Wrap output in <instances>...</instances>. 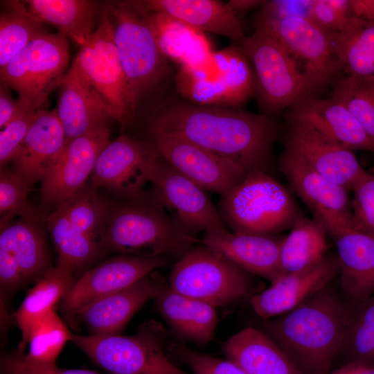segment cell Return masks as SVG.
Segmentation results:
<instances>
[{
    "label": "cell",
    "instance_id": "6da1fadb",
    "mask_svg": "<svg viewBox=\"0 0 374 374\" xmlns=\"http://www.w3.org/2000/svg\"><path fill=\"white\" fill-rule=\"evenodd\" d=\"M279 124L271 115L236 107L168 100L147 118L148 134L174 135L231 159L247 172L270 175Z\"/></svg>",
    "mask_w": 374,
    "mask_h": 374
},
{
    "label": "cell",
    "instance_id": "7a4b0ae2",
    "mask_svg": "<svg viewBox=\"0 0 374 374\" xmlns=\"http://www.w3.org/2000/svg\"><path fill=\"white\" fill-rule=\"evenodd\" d=\"M354 306L330 284L294 310L264 319L262 331L303 374H330Z\"/></svg>",
    "mask_w": 374,
    "mask_h": 374
},
{
    "label": "cell",
    "instance_id": "3957f363",
    "mask_svg": "<svg viewBox=\"0 0 374 374\" xmlns=\"http://www.w3.org/2000/svg\"><path fill=\"white\" fill-rule=\"evenodd\" d=\"M125 200L110 209L106 249L140 257L168 256L177 261L199 243L173 223L152 193Z\"/></svg>",
    "mask_w": 374,
    "mask_h": 374
},
{
    "label": "cell",
    "instance_id": "277c9868",
    "mask_svg": "<svg viewBox=\"0 0 374 374\" xmlns=\"http://www.w3.org/2000/svg\"><path fill=\"white\" fill-rule=\"evenodd\" d=\"M108 16L136 112L140 100L170 75L168 60L160 51L146 12L136 1L107 3Z\"/></svg>",
    "mask_w": 374,
    "mask_h": 374
},
{
    "label": "cell",
    "instance_id": "5b68a950",
    "mask_svg": "<svg viewBox=\"0 0 374 374\" xmlns=\"http://www.w3.org/2000/svg\"><path fill=\"white\" fill-rule=\"evenodd\" d=\"M217 211L234 233L253 235H276L303 216L287 188L260 170L221 195Z\"/></svg>",
    "mask_w": 374,
    "mask_h": 374
},
{
    "label": "cell",
    "instance_id": "8992f818",
    "mask_svg": "<svg viewBox=\"0 0 374 374\" xmlns=\"http://www.w3.org/2000/svg\"><path fill=\"white\" fill-rule=\"evenodd\" d=\"M240 48L255 77V96L263 114L288 109L304 98L314 96V87L297 62L267 30L256 25Z\"/></svg>",
    "mask_w": 374,
    "mask_h": 374
},
{
    "label": "cell",
    "instance_id": "52a82bcc",
    "mask_svg": "<svg viewBox=\"0 0 374 374\" xmlns=\"http://www.w3.org/2000/svg\"><path fill=\"white\" fill-rule=\"evenodd\" d=\"M168 334L158 322H145L131 336L75 335L71 341L109 374H189L168 357Z\"/></svg>",
    "mask_w": 374,
    "mask_h": 374
},
{
    "label": "cell",
    "instance_id": "ba28073f",
    "mask_svg": "<svg viewBox=\"0 0 374 374\" xmlns=\"http://www.w3.org/2000/svg\"><path fill=\"white\" fill-rule=\"evenodd\" d=\"M250 274L201 243L173 264L169 287L183 296L217 307L249 296L253 287Z\"/></svg>",
    "mask_w": 374,
    "mask_h": 374
},
{
    "label": "cell",
    "instance_id": "9c48e42d",
    "mask_svg": "<svg viewBox=\"0 0 374 374\" xmlns=\"http://www.w3.org/2000/svg\"><path fill=\"white\" fill-rule=\"evenodd\" d=\"M175 84L181 99L202 105L238 107L255 95L254 73L239 46L213 52L210 67H179Z\"/></svg>",
    "mask_w": 374,
    "mask_h": 374
},
{
    "label": "cell",
    "instance_id": "30bf717a",
    "mask_svg": "<svg viewBox=\"0 0 374 374\" xmlns=\"http://www.w3.org/2000/svg\"><path fill=\"white\" fill-rule=\"evenodd\" d=\"M101 98L112 119L125 127L134 118L130 90L113 39L111 21L103 11L89 42L80 47L71 67Z\"/></svg>",
    "mask_w": 374,
    "mask_h": 374
},
{
    "label": "cell",
    "instance_id": "8fae6325",
    "mask_svg": "<svg viewBox=\"0 0 374 374\" xmlns=\"http://www.w3.org/2000/svg\"><path fill=\"white\" fill-rule=\"evenodd\" d=\"M67 39L60 33H46L33 39L0 69L1 84L16 91L18 99L30 108L41 109L66 73Z\"/></svg>",
    "mask_w": 374,
    "mask_h": 374
},
{
    "label": "cell",
    "instance_id": "7c38bea8",
    "mask_svg": "<svg viewBox=\"0 0 374 374\" xmlns=\"http://www.w3.org/2000/svg\"><path fill=\"white\" fill-rule=\"evenodd\" d=\"M256 25L270 32L287 50L316 91L340 77L342 67L328 33L308 18L257 17Z\"/></svg>",
    "mask_w": 374,
    "mask_h": 374
},
{
    "label": "cell",
    "instance_id": "4fadbf2b",
    "mask_svg": "<svg viewBox=\"0 0 374 374\" xmlns=\"http://www.w3.org/2000/svg\"><path fill=\"white\" fill-rule=\"evenodd\" d=\"M152 195L182 231L195 234L226 229L218 211L204 190L180 174L159 155L150 181Z\"/></svg>",
    "mask_w": 374,
    "mask_h": 374
},
{
    "label": "cell",
    "instance_id": "5bb4252c",
    "mask_svg": "<svg viewBox=\"0 0 374 374\" xmlns=\"http://www.w3.org/2000/svg\"><path fill=\"white\" fill-rule=\"evenodd\" d=\"M158 157L150 141L121 135L99 154L92 181L124 199L139 197L151 181Z\"/></svg>",
    "mask_w": 374,
    "mask_h": 374
},
{
    "label": "cell",
    "instance_id": "9a60e30c",
    "mask_svg": "<svg viewBox=\"0 0 374 374\" xmlns=\"http://www.w3.org/2000/svg\"><path fill=\"white\" fill-rule=\"evenodd\" d=\"M148 136L161 158L204 190L222 195L241 182L248 173L233 161L182 138L167 134Z\"/></svg>",
    "mask_w": 374,
    "mask_h": 374
},
{
    "label": "cell",
    "instance_id": "2e32d148",
    "mask_svg": "<svg viewBox=\"0 0 374 374\" xmlns=\"http://www.w3.org/2000/svg\"><path fill=\"white\" fill-rule=\"evenodd\" d=\"M34 222L21 220L1 229V294L37 283L53 267L44 233Z\"/></svg>",
    "mask_w": 374,
    "mask_h": 374
},
{
    "label": "cell",
    "instance_id": "e0dca14e",
    "mask_svg": "<svg viewBox=\"0 0 374 374\" xmlns=\"http://www.w3.org/2000/svg\"><path fill=\"white\" fill-rule=\"evenodd\" d=\"M174 260L168 256L140 257L119 254L109 258L77 278L60 301V308L71 317L93 301L130 286Z\"/></svg>",
    "mask_w": 374,
    "mask_h": 374
},
{
    "label": "cell",
    "instance_id": "ac0fdd59",
    "mask_svg": "<svg viewBox=\"0 0 374 374\" xmlns=\"http://www.w3.org/2000/svg\"><path fill=\"white\" fill-rule=\"evenodd\" d=\"M278 166L292 190L323 228L332 224L352 228V204L348 189L321 175L285 147Z\"/></svg>",
    "mask_w": 374,
    "mask_h": 374
},
{
    "label": "cell",
    "instance_id": "d6986e66",
    "mask_svg": "<svg viewBox=\"0 0 374 374\" xmlns=\"http://www.w3.org/2000/svg\"><path fill=\"white\" fill-rule=\"evenodd\" d=\"M105 126L69 141L41 179V193L46 205L69 199L84 188L97 159L110 143Z\"/></svg>",
    "mask_w": 374,
    "mask_h": 374
},
{
    "label": "cell",
    "instance_id": "ffe728a7",
    "mask_svg": "<svg viewBox=\"0 0 374 374\" xmlns=\"http://www.w3.org/2000/svg\"><path fill=\"white\" fill-rule=\"evenodd\" d=\"M286 120L346 149L374 153L373 141L346 107L331 97L303 98L287 109Z\"/></svg>",
    "mask_w": 374,
    "mask_h": 374
},
{
    "label": "cell",
    "instance_id": "44dd1931",
    "mask_svg": "<svg viewBox=\"0 0 374 374\" xmlns=\"http://www.w3.org/2000/svg\"><path fill=\"white\" fill-rule=\"evenodd\" d=\"M339 276L337 254H327L312 268L283 274L263 292L253 295L250 303L256 314L268 319L285 314L332 284Z\"/></svg>",
    "mask_w": 374,
    "mask_h": 374
},
{
    "label": "cell",
    "instance_id": "7402d4cb",
    "mask_svg": "<svg viewBox=\"0 0 374 374\" xmlns=\"http://www.w3.org/2000/svg\"><path fill=\"white\" fill-rule=\"evenodd\" d=\"M287 125L284 147L294 152L328 179L353 190L366 172L353 151L330 142L303 126Z\"/></svg>",
    "mask_w": 374,
    "mask_h": 374
},
{
    "label": "cell",
    "instance_id": "603a6c76",
    "mask_svg": "<svg viewBox=\"0 0 374 374\" xmlns=\"http://www.w3.org/2000/svg\"><path fill=\"white\" fill-rule=\"evenodd\" d=\"M283 238L213 229L205 231L201 243L244 271L271 283L283 274L280 264Z\"/></svg>",
    "mask_w": 374,
    "mask_h": 374
},
{
    "label": "cell",
    "instance_id": "cb8c5ba5",
    "mask_svg": "<svg viewBox=\"0 0 374 374\" xmlns=\"http://www.w3.org/2000/svg\"><path fill=\"white\" fill-rule=\"evenodd\" d=\"M333 239L339 264V288L356 305L374 295V238L352 228L325 229Z\"/></svg>",
    "mask_w": 374,
    "mask_h": 374
},
{
    "label": "cell",
    "instance_id": "d4e9b609",
    "mask_svg": "<svg viewBox=\"0 0 374 374\" xmlns=\"http://www.w3.org/2000/svg\"><path fill=\"white\" fill-rule=\"evenodd\" d=\"M163 284L151 272L130 286L93 301L71 317L84 324L90 335H119L133 315L154 299Z\"/></svg>",
    "mask_w": 374,
    "mask_h": 374
},
{
    "label": "cell",
    "instance_id": "484cf974",
    "mask_svg": "<svg viewBox=\"0 0 374 374\" xmlns=\"http://www.w3.org/2000/svg\"><path fill=\"white\" fill-rule=\"evenodd\" d=\"M66 143L56 109H41L10 161L12 170L30 186L42 179Z\"/></svg>",
    "mask_w": 374,
    "mask_h": 374
},
{
    "label": "cell",
    "instance_id": "4316f807",
    "mask_svg": "<svg viewBox=\"0 0 374 374\" xmlns=\"http://www.w3.org/2000/svg\"><path fill=\"white\" fill-rule=\"evenodd\" d=\"M60 86L56 109L66 137L73 139L109 126L112 119L99 96L71 68Z\"/></svg>",
    "mask_w": 374,
    "mask_h": 374
},
{
    "label": "cell",
    "instance_id": "83f0119b",
    "mask_svg": "<svg viewBox=\"0 0 374 374\" xmlns=\"http://www.w3.org/2000/svg\"><path fill=\"white\" fill-rule=\"evenodd\" d=\"M143 10L179 20L203 33L220 35L240 42L245 38L242 21L227 6L215 0L136 1Z\"/></svg>",
    "mask_w": 374,
    "mask_h": 374
},
{
    "label": "cell",
    "instance_id": "f1b7e54d",
    "mask_svg": "<svg viewBox=\"0 0 374 374\" xmlns=\"http://www.w3.org/2000/svg\"><path fill=\"white\" fill-rule=\"evenodd\" d=\"M154 300L158 312L180 339L199 346L213 339L217 324L215 307L178 294L165 283Z\"/></svg>",
    "mask_w": 374,
    "mask_h": 374
},
{
    "label": "cell",
    "instance_id": "f546056e",
    "mask_svg": "<svg viewBox=\"0 0 374 374\" xmlns=\"http://www.w3.org/2000/svg\"><path fill=\"white\" fill-rule=\"evenodd\" d=\"M145 12L158 46L169 61L180 67L212 66L213 52L204 33L166 15Z\"/></svg>",
    "mask_w": 374,
    "mask_h": 374
},
{
    "label": "cell",
    "instance_id": "4dcf8cb0",
    "mask_svg": "<svg viewBox=\"0 0 374 374\" xmlns=\"http://www.w3.org/2000/svg\"><path fill=\"white\" fill-rule=\"evenodd\" d=\"M8 5L35 19L55 26L59 33L80 47L86 44L95 30L96 3L87 0L11 1Z\"/></svg>",
    "mask_w": 374,
    "mask_h": 374
},
{
    "label": "cell",
    "instance_id": "1f68e13d",
    "mask_svg": "<svg viewBox=\"0 0 374 374\" xmlns=\"http://www.w3.org/2000/svg\"><path fill=\"white\" fill-rule=\"evenodd\" d=\"M222 348L247 374H303L269 336L254 328L242 329Z\"/></svg>",
    "mask_w": 374,
    "mask_h": 374
},
{
    "label": "cell",
    "instance_id": "d6a6232c",
    "mask_svg": "<svg viewBox=\"0 0 374 374\" xmlns=\"http://www.w3.org/2000/svg\"><path fill=\"white\" fill-rule=\"evenodd\" d=\"M76 280L74 272L56 264L28 291L14 314L21 331L19 351L23 352L41 321L66 296Z\"/></svg>",
    "mask_w": 374,
    "mask_h": 374
},
{
    "label": "cell",
    "instance_id": "836d02e7",
    "mask_svg": "<svg viewBox=\"0 0 374 374\" xmlns=\"http://www.w3.org/2000/svg\"><path fill=\"white\" fill-rule=\"evenodd\" d=\"M329 35L347 75L374 77V21L354 15L340 31Z\"/></svg>",
    "mask_w": 374,
    "mask_h": 374
},
{
    "label": "cell",
    "instance_id": "e575fe53",
    "mask_svg": "<svg viewBox=\"0 0 374 374\" xmlns=\"http://www.w3.org/2000/svg\"><path fill=\"white\" fill-rule=\"evenodd\" d=\"M327 233L314 219L302 216L283 238L280 264L283 274L308 270L327 255Z\"/></svg>",
    "mask_w": 374,
    "mask_h": 374
},
{
    "label": "cell",
    "instance_id": "d590c367",
    "mask_svg": "<svg viewBox=\"0 0 374 374\" xmlns=\"http://www.w3.org/2000/svg\"><path fill=\"white\" fill-rule=\"evenodd\" d=\"M357 362H374V295L355 305L332 371Z\"/></svg>",
    "mask_w": 374,
    "mask_h": 374
},
{
    "label": "cell",
    "instance_id": "8d00e7d4",
    "mask_svg": "<svg viewBox=\"0 0 374 374\" xmlns=\"http://www.w3.org/2000/svg\"><path fill=\"white\" fill-rule=\"evenodd\" d=\"M47 228L57 253V264L75 274L91 263L102 251L75 228L58 208L47 218Z\"/></svg>",
    "mask_w": 374,
    "mask_h": 374
},
{
    "label": "cell",
    "instance_id": "74e56055",
    "mask_svg": "<svg viewBox=\"0 0 374 374\" xmlns=\"http://www.w3.org/2000/svg\"><path fill=\"white\" fill-rule=\"evenodd\" d=\"M72 225L102 250L106 249L105 235L110 209L91 188H82L57 207Z\"/></svg>",
    "mask_w": 374,
    "mask_h": 374
},
{
    "label": "cell",
    "instance_id": "f35d334b",
    "mask_svg": "<svg viewBox=\"0 0 374 374\" xmlns=\"http://www.w3.org/2000/svg\"><path fill=\"white\" fill-rule=\"evenodd\" d=\"M330 97L346 107L374 142V77L340 76Z\"/></svg>",
    "mask_w": 374,
    "mask_h": 374
},
{
    "label": "cell",
    "instance_id": "ab89813d",
    "mask_svg": "<svg viewBox=\"0 0 374 374\" xmlns=\"http://www.w3.org/2000/svg\"><path fill=\"white\" fill-rule=\"evenodd\" d=\"M47 33L44 24L19 9L0 17V69L5 67L33 39Z\"/></svg>",
    "mask_w": 374,
    "mask_h": 374
},
{
    "label": "cell",
    "instance_id": "60d3db41",
    "mask_svg": "<svg viewBox=\"0 0 374 374\" xmlns=\"http://www.w3.org/2000/svg\"><path fill=\"white\" fill-rule=\"evenodd\" d=\"M30 186L13 170L1 168L0 229L12 219L20 216L23 220L35 222L39 217L37 209L28 202Z\"/></svg>",
    "mask_w": 374,
    "mask_h": 374
},
{
    "label": "cell",
    "instance_id": "b9f144b4",
    "mask_svg": "<svg viewBox=\"0 0 374 374\" xmlns=\"http://www.w3.org/2000/svg\"><path fill=\"white\" fill-rule=\"evenodd\" d=\"M73 334L53 310L41 321L28 344L29 351L26 356L42 364H55L61 350Z\"/></svg>",
    "mask_w": 374,
    "mask_h": 374
},
{
    "label": "cell",
    "instance_id": "7bdbcfd3",
    "mask_svg": "<svg viewBox=\"0 0 374 374\" xmlns=\"http://www.w3.org/2000/svg\"><path fill=\"white\" fill-rule=\"evenodd\" d=\"M168 357L188 366L193 374H247L230 360L213 357L191 349L184 343L171 341L166 342Z\"/></svg>",
    "mask_w": 374,
    "mask_h": 374
},
{
    "label": "cell",
    "instance_id": "ee69618b",
    "mask_svg": "<svg viewBox=\"0 0 374 374\" xmlns=\"http://www.w3.org/2000/svg\"><path fill=\"white\" fill-rule=\"evenodd\" d=\"M352 190V229L374 238V176L366 172Z\"/></svg>",
    "mask_w": 374,
    "mask_h": 374
},
{
    "label": "cell",
    "instance_id": "f6af8a7d",
    "mask_svg": "<svg viewBox=\"0 0 374 374\" xmlns=\"http://www.w3.org/2000/svg\"><path fill=\"white\" fill-rule=\"evenodd\" d=\"M354 15L351 0H314L310 19L332 34L340 31Z\"/></svg>",
    "mask_w": 374,
    "mask_h": 374
},
{
    "label": "cell",
    "instance_id": "bcb514c9",
    "mask_svg": "<svg viewBox=\"0 0 374 374\" xmlns=\"http://www.w3.org/2000/svg\"><path fill=\"white\" fill-rule=\"evenodd\" d=\"M0 374H99L85 369H64L55 364L34 362L18 350L3 353L0 360Z\"/></svg>",
    "mask_w": 374,
    "mask_h": 374
},
{
    "label": "cell",
    "instance_id": "7dc6e473",
    "mask_svg": "<svg viewBox=\"0 0 374 374\" xmlns=\"http://www.w3.org/2000/svg\"><path fill=\"white\" fill-rule=\"evenodd\" d=\"M38 110L27 109L6 125L0 132V164L10 162L34 121Z\"/></svg>",
    "mask_w": 374,
    "mask_h": 374
},
{
    "label": "cell",
    "instance_id": "c3c4849f",
    "mask_svg": "<svg viewBox=\"0 0 374 374\" xmlns=\"http://www.w3.org/2000/svg\"><path fill=\"white\" fill-rule=\"evenodd\" d=\"M313 1L314 0L265 1L258 17L271 19L300 17L310 19Z\"/></svg>",
    "mask_w": 374,
    "mask_h": 374
},
{
    "label": "cell",
    "instance_id": "681fc988",
    "mask_svg": "<svg viewBox=\"0 0 374 374\" xmlns=\"http://www.w3.org/2000/svg\"><path fill=\"white\" fill-rule=\"evenodd\" d=\"M7 87L1 84L0 89V127H4L21 112L32 109L19 99L14 100L7 90ZM35 110V109H34Z\"/></svg>",
    "mask_w": 374,
    "mask_h": 374
},
{
    "label": "cell",
    "instance_id": "f907efd6",
    "mask_svg": "<svg viewBox=\"0 0 374 374\" xmlns=\"http://www.w3.org/2000/svg\"><path fill=\"white\" fill-rule=\"evenodd\" d=\"M330 374H374V362H350L333 369Z\"/></svg>",
    "mask_w": 374,
    "mask_h": 374
},
{
    "label": "cell",
    "instance_id": "816d5d0a",
    "mask_svg": "<svg viewBox=\"0 0 374 374\" xmlns=\"http://www.w3.org/2000/svg\"><path fill=\"white\" fill-rule=\"evenodd\" d=\"M265 1L258 0H231L226 3L230 10L240 19V17L246 14L258 6H262Z\"/></svg>",
    "mask_w": 374,
    "mask_h": 374
},
{
    "label": "cell",
    "instance_id": "f5cc1de1",
    "mask_svg": "<svg viewBox=\"0 0 374 374\" xmlns=\"http://www.w3.org/2000/svg\"><path fill=\"white\" fill-rule=\"evenodd\" d=\"M351 4L355 15L374 21V0H351Z\"/></svg>",
    "mask_w": 374,
    "mask_h": 374
}]
</instances>
